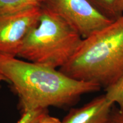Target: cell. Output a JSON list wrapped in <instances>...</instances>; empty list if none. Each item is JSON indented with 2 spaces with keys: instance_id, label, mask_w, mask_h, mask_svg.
<instances>
[{
  "instance_id": "obj_13",
  "label": "cell",
  "mask_w": 123,
  "mask_h": 123,
  "mask_svg": "<svg viewBox=\"0 0 123 123\" xmlns=\"http://www.w3.org/2000/svg\"><path fill=\"white\" fill-rule=\"evenodd\" d=\"M120 7L121 11L123 14V0H119Z\"/></svg>"
},
{
  "instance_id": "obj_10",
  "label": "cell",
  "mask_w": 123,
  "mask_h": 123,
  "mask_svg": "<svg viewBox=\"0 0 123 123\" xmlns=\"http://www.w3.org/2000/svg\"><path fill=\"white\" fill-rule=\"evenodd\" d=\"M47 112V109H38L24 112L21 117L16 123H35L40 117Z\"/></svg>"
},
{
  "instance_id": "obj_14",
  "label": "cell",
  "mask_w": 123,
  "mask_h": 123,
  "mask_svg": "<svg viewBox=\"0 0 123 123\" xmlns=\"http://www.w3.org/2000/svg\"><path fill=\"white\" fill-rule=\"evenodd\" d=\"M6 81V79L4 78V76H2V75L0 74V81Z\"/></svg>"
},
{
  "instance_id": "obj_1",
  "label": "cell",
  "mask_w": 123,
  "mask_h": 123,
  "mask_svg": "<svg viewBox=\"0 0 123 123\" xmlns=\"http://www.w3.org/2000/svg\"><path fill=\"white\" fill-rule=\"evenodd\" d=\"M0 74L19 97L22 113L49 107L71 105L101 86L76 80L57 68L0 54Z\"/></svg>"
},
{
  "instance_id": "obj_7",
  "label": "cell",
  "mask_w": 123,
  "mask_h": 123,
  "mask_svg": "<svg viewBox=\"0 0 123 123\" xmlns=\"http://www.w3.org/2000/svg\"><path fill=\"white\" fill-rule=\"evenodd\" d=\"M99 12L112 21L123 14L120 7L119 0H88Z\"/></svg>"
},
{
  "instance_id": "obj_11",
  "label": "cell",
  "mask_w": 123,
  "mask_h": 123,
  "mask_svg": "<svg viewBox=\"0 0 123 123\" xmlns=\"http://www.w3.org/2000/svg\"><path fill=\"white\" fill-rule=\"evenodd\" d=\"M35 123H62V121H61L58 118L50 116L47 112L40 117Z\"/></svg>"
},
{
  "instance_id": "obj_9",
  "label": "cell",
  "mask_w": 123,
  "mask_h": 123,
  "mask_svg": "<svg viewBox=\"0 0 123 123\" xmlns=\"http://www.w3.org/2000/svg\"><path fill=\"white\" fill-rule=\"evenodd\" d=\"M105 96L119 106V112L123 115V75L113 84L106 87Z\"/></svg>"
},
{
  "instance_id": "obj_15",
  "label": "cell",
  "mask_w": 123,
  "mask_h": 123,
  "mask_svg": "<svg viewBox=\"0 0 123 123\" xmlns=\"http://www.w3.org/2000/svg\"><path fill=\"white\" fill-rule=\"evenodd\" d=\"M35 1H37L38 3H39L40 4H42L43 3L44 1H46V0H35Z\"/></svg>"
},
{
  "instance_id": "obj_12",
  "label": "cell",
  "mask_w": 123,
  "mask_h": 123,
  "mask_svg": "<svg viewBox=\"0 0 123 123\" xmlns=\"http://www.w3.org/2000/svg\"><path fill=\"white\" fill-rule=\"evenodd\" d=\"M109 123H123V115L119 111L111 114Z\"/></svg>"
},
{
  "instance_id": "obj_6",
  "label": "cell",
  "mask_w": 123,
  "mask_h": 123,
  "mask_svg": "<svg viewBox=\"0 0 123 123\" xmlns=\"http://www.w3.org/2000/svg\"><path fill=\"white\" fill-rule=\"evenodd\" d=\"M113 104L105 95L98 97L83 107L71 111L62 123H109Z\"/></svg>"
},
{
  "instance_id": "obj_3",
  "label": "cell",
  "mask_w": 123,
  "mask_h": 123,
  "mask_svg": "<svg viewBox=\"0 0 123 123\" xmlns=\"http://www.w3.org/2000/svg\"><path fill=\"white\" fill-rule=\"evenodd\" d=\"M82 41L62 18L41 5L39 19L26 37L17 57L59 68L74 54Z\"/></svg>"
},
{
  "instance_id": "obj_5",
  "label": "cell",
  "mask_w": 123,
  "mask_h": 123,
  "mask_svg": "<svg viewBox=\"0 0 123 123\" xmlns=\"http://www.w3.org/2000/svg\"><path fill=\"white\" fill-rule=\"evenodd\" d=\"M41 5L0 14V54L17 57L23 42L37 23Z\"/></svg>"
},
{
  "instance_id": "obj_4",
  "label": "cell",
  "mask_w": 123,
  "mask_h": 123,
  "mask_svg": "<svg viewBox=\"0 0 123 123\" xmlns=\"http://www.w3.org/2000/svg\"><path fill=\"white\" fill-rule=\"evenodd\" d=\"M41 5L59 15L83 39L113 22L88 0H46Z\"/></svg>"
},
{
  "instance_id": "obj_2",
  "label": "cell",
  "mask_w": 123,
  "mask_h": 123,
  "mask_svg": "<svg viewBox=\"0 0 123 123\" xmlns=\"http://www.w3.org/2000/svg\"><path fill=\"white\" fill-rule=\"evenodd\" d=\"M79 80L107 87L123 75V15L88 37L59 68Z\"/></svg>"
},
{
  "instance_id": "obj_8",
  "label": "cell",
  "mask_w": 123,
  "mask_h": 123,
  "mask_svg": "<svg viewBox=\"0 0 123 123\" xmlns=\"http://www.w3.org/2000/svg\"><path fill=\"white\" fill-rule=\"evenodd\" d=\"M40 5L35 0H0V14L14 13Z\"/></svg>"
}]
</instances>
